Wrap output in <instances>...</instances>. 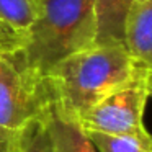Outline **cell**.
I'll use <instances>...</instances> for the list:
<instances>
[{"label":"cell","instance_id":"obj_11","mask_svg":"<svg viewBox=\"0 0 152 152\" xmlns=\"http://www.w3.org/2000/svg\"><path fill=\"white\" fill-rule=\"evenodd\" d=\"M0 152H23V129L0 128Z\"/></svg>","mask_w":152,"mask_h":152},{"label":"cell","instance_id":"obj_10","mask_svg":"<svg viewBox=\"0 0 152 152\" xmlns=\"http://www.w3.org/2000/svg\"><path fill=\"white\" fill-rule=\"evenodd\" d=\"M23 152H56L44 116L23 129Z\"/></svg>","mask_w":152,"mask_h":152},{"label":"cell","instance_id":"obj_3","mask_svg":"<svg viewBox=\"0 0 152 152\" xmlns=\"http://www.w3.org/2000/svg\"><path fill=\"white\" fill-rule=\"evenodd\" d=\"M53 103L46 77L33 70L20 49L0 53V128L25 129Z\"/></svg>","mask_w":152,"mask_h":152},{"label":"cell","instance_id":"obj_13","mask_svg":"<svg viewBox=\"0 0 152 152\" xmlns=\"http://www.w3.org/2000/svg\"><path fill=\"white\" fill-rule=\"evenodd\" d=\"M147 88H149V96L152 98V70H147Z\"/></svg>","mask_w":152,"mask_h":152},{"label":"cell","instance_id":"obj_4","mask_svg":"<svg viewBox=\"0 0 152 152\" xmlns=\"http://www.w3.org/2000/svg\"><path fill=\"white\" fill-rule=\"evenodd\" d=\"M149 98L147 70L139 67L128 83L87 110L77 121L87 131L106 134H149L142 121Z\"/></svg>","mask_w":152,"mask_h":152},{"label":"cell","instance_id":"obj_9","mask_svg":"<svg viewBox=\"0 0 152 152\" xmlns=\"http://www.w3.org/2000/svg\"><path fill=\"white\" fill-rule=\"evenodd\" d=\"M87 134L98 152H152L151 134H106L96 131H87Z\"/></svg>","mask_w":152,"mask_h":152},{"label":"cell","instance_id":"obj_12","mask_svg":"<svg viewBox=\"0 0 152 152\" xmlns=\"http://www.w3.org/2000/svg\"><path fill=\"white\" fill-rule=\"evenodd\" d=\"M21 44H23V39L20 36H17L15 33L0 26V53H8V51L20 49Z\"/></svg>","mask_w":152,"mask_h":152},{"label":"cell","instance_id":"obj_6","mask_svg":"<svg viewBox=\"0 0 152 152\" xmlns=\"http://www.w3.org/2000/svg\"><path fill=\"white\" fill-rule=\"evenodd\" d=\"M44 121L56 152H98L79 121L66 115L54 100L44 115Z\"/></svg>","mask_w":152,"mask_h":152},{"label":"cell","instance_id":"obj_2","mask_svg":"<svg viewBox=\"0 0 152 152\" xmlns=\"http://www.w3.org/2000/svg\"><path fill=\"white\" fill-rule=\"evenodd\" d=\"M38 15L23 36L21 53L46 77L61 61L95 44V0H36Z\"/></svg>","mask_w":152,"mask_h":152},{"label":"cell","instance_id":"obj_7","mask_svg":"<svg viewBox=\"0 0 152 152\" xmlns=\"http://www.w3.org/2000/svg\"><path fill=\"white\" fill-rule=\"evenodd\" d=\"M136 0H95V44H124V25Z\"/></svg>","mask_w":152,"mask_h":152},{"label":"cell","instance_id":"obj_1","mask_svg":"<svg viewBox=\"0 0 152 152\" xmlns=\"http://www.w3.org/2000/svg\"><path fill=\"white\" fill-rule=\"evenodd\" d=\"M137 69L124 44H92L61 61L46 80L54 103L77 119L128 83Z\"/></svg>","mask_w":152,"mask_h":152},{"label":"cell","instance_id":"obj_5","mask_svg":"<svg viewBox=\"0 0 152 152\" xmlns=\"http://www.w3.org/2000/svg\"><path fill=\"white\" fill-rule=\"evenodd\" d=\"M124 48L139 67L152 70V0H136L126 18Z\"/></svg>","mask_w":152,"mask_h":152},{"label":"cell","instance_id":"obj_8","mask_svg":"<svg viewBox=\"0 0 152 152\" xmlns=\"http://www.w3.org/2000/svg\"><path fill=\"white\" fill-rule=\"evenodd\" d=\"M38 15L36 0H0V26L23 39Z\"/></svg>","mask_w":152,"mask_h":152}]
</instances>
